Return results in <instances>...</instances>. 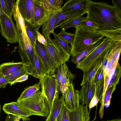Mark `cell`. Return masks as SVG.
<instances>
[{"label": "cell", "mask_w": 121, "mask_h": 121, "mask_svg": "<svg viewBox=\"0 0 121 121\" xmlns=\"http://www.w3.org/2000/svg\"><path fill=\"white\" fill-rule=\"evenodd\" d=\"M116 86L113 85L109 87L107 89L104 97L103 102L100 104L99 110V114L100 118L102 119L104 115V107H108L110 104V100L112 93L116 89Z\"/></svg>", "instance_id": "25"}, {"label": "cell", "mask_w": 121, "mask_h": 121, "mask_svg": "<svg viewBox=\"0 0 121 121\" xmlns=\"http://www.w3.org/2000/svg\"><path fill=\"white\" fill-rule=\"evenodd\" d=\"M31 75L25 65L22 68L9 75L5 76L10 85L16 79L24 75Z\"/></svg>", "instance_id": "27"}, {"label": "cell", "mask_w": 121, "mask_h": 121, "mask_svg": "<svg viewBox=\"0 0 121 121\" xmlns=\"http://www.w3.org/2000/svg\"><path fill=\"white\" fill-rule=\"evenodd\" d=\"M88 106L80 104L72 111H69L70 121H90Z\"/></svg>", "instance_id": "13"}, {"label": "cell", "mask_w": 121, "mask_h": 121, "mask_svg": "<svg viewBox=\"0 0 121 121\" xmlns=\"http://www.w3.org/2000/svg\"><path fill=\"white\" fill-rule=\"evenodd\" d=\"M27 35L31 45L34 49L38 33L40 26L35 25L24 21Z\"/></svg>", "instance_id": "20"}, {"label": "cell", "mask_w": 121, "mask_h": 121, "mask_svg": "<svg viewBox=\"0 0 121 121\" xmlns=\"http://www.w3.org/2000/svg\"><path fill=\"white\" fill-rule=\"evenodd\" d=\"M50 14L43 7L41 0H35L34 16L30 23L43 26L48 20Z\"/></svg>", "instance_id": "10"}, {"label": "cell", "mask_w": 121, "mask_h": 121, "mask_svg": "<svg viewBox=\"0 0 121 121\" xmlns=\"http://www.w3.org/2000/svg\"><path fill=\"white\" fill-rule=\"evenodd\" d=\"M101 67L98 71L95 78L94 83L96 85L100 83L104 78V70Z\"/></svg>", "instance_id": "39"}, {"label": "cell", "mask_w": 121, "mask_h": 121, "mask_svg": "<svg viewBox=\"0 0 121 121\" xmlns=\"http://www.w3.org/2000/svg\"><path fill=\"white\" fill-rule=\"evenodd\" d=\"M9 82L5 76L0 74V88H4Z\"/></svg>", "instance_id": "41"}, {"label": "cell", "mask_w": 121, "mask_h": 121, "mask_svg": "<svg viewBox=\"0 0 121 121\" xmlns=\"http://www.w3.org/2000/svg\"><path fill=\"white\" fill-rule=\"evenodd\" d=\"M0 8L1 11L10 17L8 8L4 0H0Z\"/></svg>", "instance_id": "42"}, {"label": "cell", "mask_w": 121, "mask_h": 121, "mask_svg": "<svg viewBox=\"0 0 121 121\" xmlns=\"http://www.w3.org/2000/svg\"><path fill=\"white\" fill-rule=\"evenodd\" d=\"M58 13L50 14L48 20L43 24L42 27V35L46 40L48 41L51 40L50 35L54 32L53 28Z\"/></svg>", "instance_id": "17"}, {"label": "cell", "mask_w": 121, "mask_h": 121, "mask_svg": "<svg viewBox=\"0 0 121 121\" xmlns=\"http://www.w3.org/2000/svg\"><path fill=\"white\" fill-rule=\"evenodd\" d=\"M64 103L63 96L62 95L59 98L57 95L54 100L51 111L45 121H57L62 106Z\"/></svg>", "instance_id": "18"}, {"label": "cell", "mask_w": 121, "mask_h": 121, "mask_svg": "<svg viewBox=\"0 0 121 121\" xmlns=\"http://www.w3.org/2000/svg\"><path fill=\"white\" fill-rule=\"evenodd\" d=\"M0 110H1V106L0 104Z\"/></svg>", "instance_id": "50"}, {"label": "cell", "mask_w": 121, "mask_h": 121, "mask_svg": "<svg viewBox=\"0 0 121 121\" xmlns=\"http://www.w3.org/2000/svg\"><path fill=\"white\" fill-rule=\"evenodd\" d=\"M41 91L47 101L50 112L54 100L58 95L56 74H45L39 78Z\"/></svg>", "instance_id": "6"}, {"label": "cell", "mask_w": 121, "mask_h": 121, "mask_svg": "<svg viewBox=\"0 0 121 121\" xmlns=\"http://www.w3.org/2000/svg\"><path fill=\"white\" fill-rule=\"evenodd\" d=\"M75 28V38L69 53L71 56L79 54L105 37L97 31L84 26H78Z\"/></svg>", "instance_id": "2"}, {"label": "cell", "mask_w": 121, "mask_h": 121, "mask_svg": "<svg viewBox=\"0 0 121 121\" xmlns=\"http://www.w3.org/2000/svg\"><path fill=\"white\" fill-rule=\"evenodd\" d=\"M13 119V116L9 115L6 117L5 121H12Z\"/></svg>", "instance_id": "46"}, {"label": "cell", "mask_w": 121, "mask_h": 121, "mask_svg": "<svg viewBox=\"0 0 121 121\" xmlns=\"http://www.w3.org/2000/svg\"><path fill=\"white\" fill-rule=\"evenodd\" d=\"M41 88L40 82L25 88L22 93L17 101L26 99L32 97L40 93Z\"/></svg>", "instance_id": "24"}, {"label": "cell", "mask_w": 121, "mask_h": 121, "mask_svg": "<svg viewBox=\"0 0 121 121\" xmlns=\"http://www.w3.org/2000/svg\"><path fill=\"white\" fill-rule=\"evenodd\" d=\"M87 18L86 17L83 16L69 18L61 21L56 27H59L62 30H65L70 27L80 25L81 22Z\"/></svg>", "instance_id": "22"}, {"label": "cell", "mask_w": 121, "mask_h": 121, "mask_svg": "<svg viewBox=\"0 0 121 121\" xmlns=\"http://www.w3.org/2000/svg\"><path fill=\"white\" fill-rule=\"evenodd\" d=\"M57 121H70L69 111L65 106V103L62 106Z\"/></svg>", "instance_id": "32"}, {"label": "cell", "mask_w": 121, "mask_h": 121, "mask_svg": "<svg viewBox=\"0 0 121 121\" xmlns=\"http://www.w3.org/2000/svg\"><path fill=\"white\" fill-rule=\"evenodd\" d=\"M87 19L98 26L97 31L115 41H121V9L103 2L88 0Z\"/></svg>", "instance_id": "1"}, {"label": "cell", "mask_w": 121, "mask_h": 121, "mask_svg": "<svg viewBox=\"0 0 121 121\" xmlns=\"http://www.w3.org/2000/svg\"><path fill=\"white\" fill-rule=\"evenodd\" d=\"M57 34L71 46L75 38L74 34L67 32L65 30H62Z\"/></svg>", "instance_id": "33"}, {"label": "cell", "mask_w": 121, "mask_h": 121, "mask_svg": "<svg viewBox=\"0 0 121 121\" xmlns=\"http://www.w3.org/2000/svg\"><path fill=\"white\" fill-rule=\"evenodd\" d=\"M108 62L107 66L104 71V78L109 71L112 69L115 63L119 60H116L113 58H108Z\"/></svg>", "instance_id": "37"}, {"label": "cell", "mask_w": 121, "mask_h": 121, "mask_svg": "<svg viewBox=\"0 0 121 121\" xmlns=\"http://www.w3.org/2000/svg\"><path fill=\"white\" fill-rule=\"evenodd\" d=\"M79 26L86 27L94 31L98 32V26L97 24L87 18L83 21Z\"/></svg>", "instance_id": "35"}, {"label": "cell", "mask_w": 121, "mask_h": 121, "mask_svg": "<svg viewBox=\"0 0 121 121\" xmlns=\"http://www.w3.org/2000/svg\"><path fill=\"white\" fill-rule=\"evenodd\" d=\"M121 52V41H115L107 56L108 58H112L119 60Z\"/></svg>", "instance_id": "28"}, {"label": "cell", "mask_w": 121, "mask_h": 121, "mask_svg": "<svg viewBox=\"0 0 121 121\" xmlns=\"http://www.w3.org/2000/svg\"><path fill=\"white\" fill-rule=\"evenodd\" d=\"M121 75V67L118 62L116 67L114 73L110 81L108 87L113 85L117 86L119 83Z\"/></svg>", "instance_id": "31"}, {"label": "cell", "mask_w": 121, "mask_h": 121, "mask_svg": "<svg viewBox=\"0 0 121 121\" xmlns=\"http://www.w3.org/2000/svg\"><path fill=\"white\" fill-rule=\"evenodd\" d=\"M88 0H69L65 2L62 7L61 12L68 13L77 10L85 9Z\"/></svg>", "instance_id": "16"}, {"label": "cell", "mask_w": 121, "mask_h": 121, "mask_svg": "<svg viewBox=\"0 0 121 121\" xmlns=\"http://www.w3.org/2000/svg\"><path fill=\"white\" fill-rule=\"evenodd\" d=\"M0 33L8 42L13 43L18 41L17 30L12 17L2 12L0 16Z\"/></svg>", "instance_id": "8"}, {"label": "cell", "mask_w": 121, "mask_h": 121, "mask_svg": "<svg viewBox=\"0 0 121 121\" xmlns=\"http://www.w3.org/2000/svg\"><path fill=\"white\" fill-rule=\"evenodd\" d=\"M34 65L38 78H39L40 77L45 74L44 65L35 52Z\"/></svg>", "instance_id": "29"}, {"label": "cell", "mask_w": 121, "mask_h": 121, "mask_svg": "<svg viewBox=\"0 0 121 121\" xmlns=\"http://www.w3.org/2000/svg\"><path fill=\"white\" fill-rule=\"evenodd\" d=\"M62 0H41L43 6L49 14L61 12Z\"/></svg>", "instance_id": "19"}, {"label": "cell", "mask_w": 121, "mask_h": 121, "mask_svg": "<svg viewBox=\"0 0 121 121\" xmlns=\"http://www.w3.org/2000/svg\"><path fill=\"white\" fill-rule=\"evenodd\" d=\"M3 110L7 114L19 117L23 121H29L30 120V116L18 106L17 102L4 104L3 106Z\"/></svg>", "instance_id": "11"}, {"label": "cell", "mask_w": 121, "mask_h": 121, "mask_svg": "<svg viewBox=\"0 0 121 121\" xmlns=\"http://www.w3.org/2000/svg\"><path fill=\"white\" fill-rule=\"evenodd\" d=\"M63 64L60 65L56 69L57 70V73L56 74V79L57 84L58 94V95H59L60 92V82L63 73Z\"/></svg>", "instance_id": "36"}, {"label": "cell", "mask_w": 121, "mask_h": 121, "mask_svg": "<svg viewBox=\"0 0 121 121\" xmlns=\"http://www.w3.org/2000/svg\"><path fill=\"white\" fill-rule=\"evenodd\" d=\"M99 100L98 96L96 95L95 91L94 96L90 102L88 107L89 108V110L88 111L89 113L90 114L91 109L94 107L96 106L97 108V105L99 102Z\"/></svg>", "instance_id": "40"}, {"label": "cell", "mask_w": 121, "mask_h": 121, "mask_svg": "<svg viewBox=\"0 0 121 121\" xmlns=\"http://www.w3.org/2000/svg\"><path fill=\"white\" fill-rule=\"evenodd\" d=\"M43 46L50 64V74H54L60 65L69 60L70 55L64 50L55 39H51L50 41H47L46 44Z\"/></svg>", "instance_id": "5"}, {"label": "cell", "mask_w": 121, "mask_h": 121, "mask_svg": "<svg viewBox=\"0 0 121 121\" xmlns=\"http://www.w3.org/2000/svg\"><path fill=\"white\" fill-rule=\"evenodd\" d=\"M63 73L60 82V91L64 96L65 95L66 89L67 73L69 70L65 63L62 64Z\"/></svg>", "instance_id": "30"}, {"label": "cell", "mask_w": 121, "mask_h": 121, "mask_svg": "<svg viewBox=\"0 0 121 121\" xmlns=\"http://www.w3.org/2000/svg\"><path fill=\"white\" fill-rule=\"evenodd\" d=\"M86 9H84L77 10L68 13H64L61 12L57 13L56 19L53 30L62 21L69 18L77 17L82 16L86 13Z\"/></svg>", "instance_id": "23"}, {"label": "cell", "mask_w": 121, "mask_h": 121, "mask_svg": "<svg viewBox=\"0 0 121 121\" xmlns=\"http://www.w3.org/2000/svg\"><path fill=\"white\" fill-rule=\"evenodd\" d=\"M16 102L29 116L36 115L47 117L49 115L48 102L41 92L29 98Z\"/></svg>", "instance_id": "4"}, {"label": "cell", "mask_w": 121, "mask_h": 121, "mask_svg": "<svg viewBox=\"0 0 121 121\" xmlns=\"http://www.w3.org/2000/svg\"><path fill=\"white\" fill-rule=\"evenodd\" d=\"M25 65L22 62H8L0 65V74L6 76L23 67Z\"/></svg>", "instance_id": "21"}, {"label": "cell", "mask_w": 121, "mask_h": 121, "mask_svg": "<svg viewBox=\"0 0 121 121\" xmlns=\"http://www.w3.org/2000/svg\"><path fill=\"white\" fill-rule=\"evenodd\" d=\"M115 41L108 37L103 39L98 46L76 64V67L83 72L103 60L108 56Z\"/></svg>", "instance_id": "3"}, {"label": "cell", "mask_w": 121, "mask_h": 121, "mask_svg": "<svg viewBox=\"0 0 121 121\" xmlns=\"http://www.w3.org/2000/svg\"><path fill=\"white\" fill-rule=\"evenodd\" d=\"M2 12L1 11L0 8V16L2 14Z\"/></svg>", "instance_id": "49"}, {"label": "cell", "mask_w": 121, "mask_h": 121, "mask_svg": "<svg viewBox=\"0 0 121 121\" xmlns=\"http://www.w3.org/2000/svg\"><path fill=\"white\" fill-rule=\"evenodd\" d=\"M112 1L113 5H114L121 9V0H112Z\"/></svg>", "instance_id": "45"}, {"label": "cell", "mask_w": 121, "mask_h": 121, "mask_svg": "<svg viewBox=\"0 0 121 121\" xmlns=\"http://www.w3.org/2000/svg\"><path fill=\"white\" fill-rule=\"evenodd\" d=\"M52 34L55 39L58 42L64 50L67 52L69 53L71 50V47L65 40L59 37L57 34L53 32Z\"/></svg>", "instance_id": "34"}, {"label": "cell", "mask_w": 121, "mask_h": 121, "mask_svg": "<svg viewBox=\"0 0 121 121\" xmlns=\"http://www.w3.org/2000/svg\"><path fill=\"white\" fill-rule=\"evenodd\" d=\"M106 57L103 60L91 67L87 71L83 72V78L80 85L81 86L94 84V81L95 76L99 68L102 66Z\"/></svg>", "instance_id": "15"}, {"label": "cell", "mask_w": 121, "mask_h": 121, "mask_svg": "<svg viewBox=\"0 0 121 121\" xmlns=\"http://www.w3.org/2000/svg\"><path fill=\"white\" fill-rule=\"evenodd\" d=\"M8 8L10 17H12L13 10L16 4L14 0H4Z\"/></svg>", "instance_id": "38"}, {"label": "cell", "mask_w": 121, "mask_h": 121, "mask_svg": "<svg viewBox=\"0 0 121 121\" xmlns=\"http://www.w3.org/2000/svg\"><path fill=\"white\" fill-rule=\"evenodd\" d=\"M13 119L12 121H20L21 118L18 117L13 116Z\"/></svg>", "instance_id": "47"}, {"label": "cell", "mask_w": 121, "mask_h": 121, "mask_svg": "<svg viewBox=\"0 0 121 121\" xmlns=\"http://www.w3.org/2000/svg\"><path fill=\"white\" fill-rule=\"evenodd\" d=\"M18 10L24 21L31 23L33 18L35 0L16 1Z\"/></svg>", "instance_id": "9"}, {"label": "cell", "mask_w": 121, "mask_h": 121, "mask_svg": "<svg viewBox=\"0 0 121 121\" xmlns=\"http://www.w3.org/2000/svg\"><path fill=\"white\" fill-rule=\"evenodd\" d=\"M96 121H99L97 120ZM102 121H121V119L120 118H118L117 119L111 120H102Z\"/></svg>", "instance_id": "48"}, {"label": "cell", "mask_w": 121, "mask_h": 121, "mask_svg": "<svg viewBox=\"0 0 121 121\" xmlns=\"http://www.w3.org/2000/svg\"><path fill=\"white\" fill-rule=\"evenodd\" d=\"M35 51L43 63L45 70V73L50 74L51 65L48 56L43 45L37 39L35 48Z\"/></svg>", "instance_id": "14"}, {"label": "cell", "mask_w": 121, "mask_h": 121, "mask_svg": "<svg viewBox=\"0 0 121 121\" xmlns=\"http://www.w3.org/2000/svg\"><path fill=\"white\" fill-rule=\"evenodd\" d=\"M103 39L92 45L79 54L74 56H71V61L75 64H77L82 58L87 56L98 46L103 42Z\"/></svg>", "instance_id": "26"}, {"label": "cell", "mask_w": 121, "mask_h": 121, "mask_svg": "<svg viewBox=\"0 0 121 121\" xmlns=\"http://www.w3.org/2000/svg\"><path fill=\"white\" fill-rule=\"evenodd\" d=\"M94 84L82 86L79 91L80 103L82 105L89 106L90 102L93 97L95 91Z\"/></svg>", "instance_id": "12"}, {"label": "cell", "mask_w": 121, "mask_h": 121, "mask_svg": "<svg viewBox=\"0 0 121 121\" xmlns=\"http://www.w3.org/2000/svg\"><path fill=\"white\" fill-rule=\"evenodd\" d=\"M28 75H23L16 79L10 85L11 86L17 82H21L27 80L28 78Z\"/></svg>", "instance_id": "44"}, {"label": "cell", "mask_w": 121, "mask_h": 121, "mask_svg": "<svg viewBox=\"0 0 121 121\" xmlns=\"http://www.w3.org/2000/svg\"><path fill=\"white\" fill-rule=\"evenodd\" d=\"M37 40L39 43L43 45L46 44L47 40L39 32H38Z\"/></svg>", "instance_id": "43"}, {"label": "cell", "mask_w": 121, "mask_h": 121, "mask_svg": "<svg viewBox=\"0 0 121 121\" xmlns=\"http://www.w3.org/2000/svg\"><path fill=\"white\" fill-rule=\"evenodd\" d=\"M76 75L69 70L67 73L66 89L64 97L65 104L70 111H72L80 105L79 91L75 90L73 81Z\"/></svg>", "instance_id": "7"}]
</instances>
